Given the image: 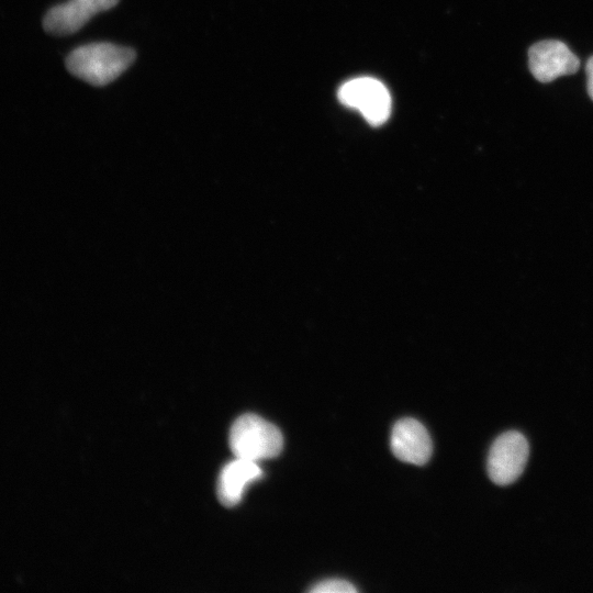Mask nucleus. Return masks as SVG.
<instances>
[{
    "label": "nucleus",
    "mask_w": 593,
    "mask_h": 593,
    "mask_svg": "<svg viewBox=\"0 0 593 593\" xmlns=\"http://www.w3.org/2000/svg\"><path fill=\"white\" fill-rule=\"evenodd\" d=\"M338 99L358 110L374 126L383 124L391 113V97L385 86L371 77L348 80L338 89Z\"/></svg>",
    "instance_id": "nucleus-3"
},
{
    "label": "nucleus",
    "mask_w": 593,
    "mask_h": 593,
    "mask_svg": "<svg viewBox=\"0 0 593 593\" xmlns=\"http://www.w3.org/2000/svg\"><path fill=\"white\" fill-rule=\"evenodd\" d=\"M230 447L236 458L251 461L273 458L283 446L281 432L256 414H244L232 425Z\"/></svg>",
    "instance_id": "nucleus-2"
},
{
    "label": "nucleus",
    "mask_w": 593,
    "mask_h": 593,
    "mask_svg": "<svg viewBox=\"0 0 593 593\" xmlns=\"http://www.w3.org/2000/svg\"><path fill=\"white\" fill-rule=\"evenodd\" d=\"M310 592L312 593H354L357 589L343 579H328L316 583Z\"/></svg>",
    "instance_id": "nucleus-9"
},
{
    "label": "nucleus",
    "mask_w": 593,
    "mask_h": 593,
    "mask_svg": "<svg viewBox=\"0 0 593 593\" xmlns=\"http://www.w3.org/2000/svg\"><path fill=\"white\" fill-rule=\"evenodd\" d=\"M391 448L398 459L417 466L426 463L433 450L426 428L418 421L410 417L394 424Z\"/></svg>",
    "instance_id": "nucleus-7"
},
{
    "label": "nucleus",
    "mask_w": 593,
    "mask_h": 593,
    "mask_svg": "<svg viewBox=\"0 0 593 593\" xmlns=\"http://www.w3.org/2000/svg\"><path fill=\"white\" fill-rule=\"evenodd\" d=\"M585 71L588 79V92L593 100V56H591L586 61Z\"/></svg>",
    "instance_id": "nucleus-10"
},
{
    "label": "nucleus",
    "mask_w": 593,
    "mask_h": 593,
    "mask_svg": "<svg viewBox=\"0 0 593 593\" xmlns=\"http://www.w3.org/2000/svg\"><path fill=\"white\" fill-rule=\"evenodd\" d=\"M135 52L112 43H91L75 48L66 57V67L75 77L92 85L105 86L115 80L134 61Z\"/></svg>",
    "instance_id": "nucleus-1"
},
{
    "label": "nucleus",
    "mask_w": 593,
    "mask_h": 593,
    "mask_svg": "<svg viewBox=\"0 0 593 593\" xmlns=\"http://www.w3.org/2000/svg\"><path fill=\"white\" fill-rule=\"evenodd\" d=\"M119 0H68L53 7L44 16V30L56 36L79 31L93 15L110 10Z\"/></svg>",
    "instance_id": "nucleus-6"
},
{
    "label": "nucleus",
    "mask_w": 593,
    "mask_h": 593,
    "mask_svg": "<svg viewBox=\"0 0 593 593\" xmlns=\"http://www.w3.org/2000/svg\"><path fill=\"white\" fill-rule=\"evenodd\" d=\"M528 65L538 81L550 82L560 76L577 72L580 59L563 42L546 40L529 48Z\"/></svg>",
    "instance_id": "nucleus-5"
},
{
    "label": "nucleus",
    "mask_w": 593,
    "mask_h": 593,
    "mask_svg": "<svg viewBox=\"0 0 593 593\" xmlns=\"http://www.w3.org/2000/svg\"><path fill=\"white\" fill-rule=\"evenodd\" d=\"M529 455L526 437L516 430L500 435L488 456V473L499 485L513 483L523 473Z\"/></svg>",
    "instance_id": "nucleus-4"
},
{
    "label": "nucleus",
    "mask_w": 593,
    "mask_h": 593,
    "mask_svg": "<svg viewBox=\"0 0 593 593\" xmlns=\"http://www.w3.org/2000/svg\"><path fill=\"white\" fill-rule=\"evenodd\" d=\"M257 461L236 458L222 469L217 480V496L225 506L236 505L245 486L261 475Z\"/></svg>",
    "instance_id": "nucleus-8"
}]
</instances>
